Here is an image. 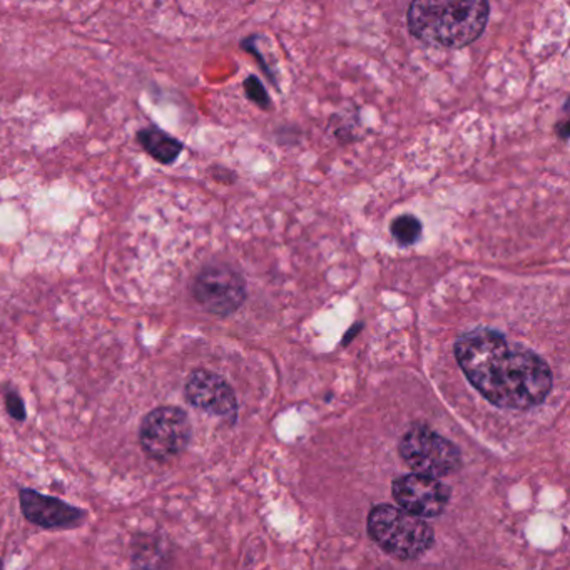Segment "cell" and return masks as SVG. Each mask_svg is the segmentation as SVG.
Segmentation results:
<instances>
[{"instance_id":"obj_1","label":"cell","mask_w":570,"mask_h":570,"mask_svg":"<svg viewBox=\"0 0 570 570\" xmlns=\"http://www.w3.org/2000/svg\"><path fill=\"white\" fill-rule=\"evenodd\" d=\"M455 358L473 389L499 409H533L552 390V370L546 360L495 330L479 328L460 336Z\"/></svg>"},{"instance_id":"obj_2","label":"cell","mask_w":570,"mask_h":570,"mask_svg":"<svg viewBox=\"0 0 570 570\" xmlns=\"http://www.w3.org/2000/svg\"><path fill=\"white\" fill-rule=\"evenodd\" d=\"M490 6L485 0L413 2L406 21L416 39L426 45L460 49L472 45L485 31Z\"/></svg>"},{"instance_id":"obj_3","label":"cell","mask_w":570,"mask_h":570,"mask_svg":"<svg viewBox=\"0 0 570 570\" xmlns=\"http://www.w3.org/2000/svg\"><path fill=\"white\" fill-rule=\"evenodd\" d=\"M368 533L380 549L399 560H412L432 549V527L400 507L376 505L368 515Z\"/></svg>"},{"instance_id":"obj_4","label":"cell","mask_w":570,"mask_h":570,"mask_svg":"<svg viewBox=\"0 0 570 570\" xmlns=\"http://www.w3.org/2000/svg\"><path fill=\"white\" fill-rule=\"evenodd\" d=\"M400 456L419 475L442 479L462 466L455 443L425 425H413L400 440Z\"/></svg>"},{"instance_id":"obj_5","label":"cell","mask_w":570,"mask_h":570,"mask_svg":"<svg viewBox=\"0 0 570 570\" xmlns=\"http://www.w3.org/2000/svg\"><path fill=\"white\" fill-rule=\"evenodd\" d=\"M188 413L178 406H158L142 419L139 443L149 459L168 462L185 452L191 440Z\"/></svg>"},{"instance_id":"obj_6","label":"cell","mask_w":570,"mask_h":570,"mask_svg":"<svg viewBox=\"0 0 570 570\" xmlns=\"http://www.w3.org/2000/svg\"><path fill=\"white\" fill-rule=\"evenodd\" d=\"M196 302L213 315L228 316L246 299V282L228 266H208L193 283Z\"/></svg>"},{"instance_id":"obj_7","label":"cell","mask_w":570,"mask_h":570,"mask_svg":"<svg viewBox=\"0 0 570 570\" xmlns=\"http://www.w3.org/2000/svg\"><path fill=\"white\" fill-rule=\"evenodd\" d=\"M392 489L393 499L400 509L423 520L439 517L452 499L449 485L419 473L400 476L393 482Z\"/></svg>"},{"instance_id":"obj_8","label":"cell","mask_w":570,"mask_h":570,"mask_svg":"<svg viewBox=\"0 0 570 570\" xmlns=\"http://www.w3.org/2000/svg\"><path fill=\"white\" fill-rule=\"evenodd\" d=\"M185 395L195 409L203 410L209 415L235 420L238 413L235 390L223 376L208 370H196L189 375Z\"/></svg>"},{"instance_id":"obj_9","label":"cell","mask_w":570,"mask_h":570,"mask_svg":"<svg viewBox=\"0 0 570 570\" xmlns=\"http://www.w3.org/2000/svg\"><path fill=\"white\" fill-rule=\"evenodd\" d=\"M19 495L26 519L42 529H72L85 520V510L56 497L42 495L32 489H22Z\"/></svg>"},{"instance_id":"obj_10","label":"cell","mask_w":570,"mask_h":570,"mask_svg":"<svg viewBox=\"0 0 570 570\" xmlns=\"http://www.w3.org/2000/svg\"><path fill=\"white\" fill-rule=\"evenodd\" d=\"M138 141L156 161L163 163V165H171L183 151V145L178 139L158 128L141 129L138 132Z\"/></svg>"},{"instance_id":"obj_11","label":"cell","mask_w":570,"mask_h":570,"mask_svg":"<svg viewBox=\"0 0 570 570\" xmlns=\"http://www.w3.org/2000/svg\"><path fill=\"white\" fill-rule=\"evenodd\" d=\"M161 543L146 537L145 542H135V562L141 567V570H161L163 559H165Z\"/></svg>"},{"instance_id":"obj_12","label":"cell","mask_w":570,"mask_h":570,"mask_svg":"<svg viewBox=\"0 0 570 570\" xmlns=\"http://www.w3.org/2000/svg\"><path fill=\"white\" fill-rule=\"evenodd\" d=\"M390 232H392L393 238L396 239L400 246L415 245L422 236V223L415 216L403 215L392 223Z\"/></svg>"},{"instance_id":"obj_13","label":"cell","mask_w":570,"mask_h":570,"mask_svg":"<svg viewBox=\"0 0 570 570\" xmlns=\"http://www.w3.org/2000/svg\"><path fill=\"white\" fill-rule=\"evenodd\" d=\"M245 89L246 95H248V98L252 99L253 102H256V105H258L259 108H269V105H272V102H269L268 95H266L265 88H263L262 82H259L258 79H246Z\"/></svg>"},{"instance_id":"obj_14","label":"cell","mask_w":570,"mask_h":570,"mask_svg":"<svg viewBox=\"0 0 570 570\" xmlns=\"http://www.w3.org/2000/svg\"><path fill=\"white\" fill-rule=\"evenodd\" d=\"M6 409H8L9 415L19 422H24L28 412H26L24 402H22L21 395L16 392H9L6 395Z\"/></svg>"},{"instance_id":"obj_15","label":"cell","mask_w":570,"mask_h":570,"mask_svg":"<svg viewBox=\"0 0 570 570\" xmlns=\"http://www.w3.org/2000/svg\"><path fill=\"white\" fill-rule=\"evenodd\" d=\"M0 570H2V560H0Z\"/></svg>"}]
</instances>
